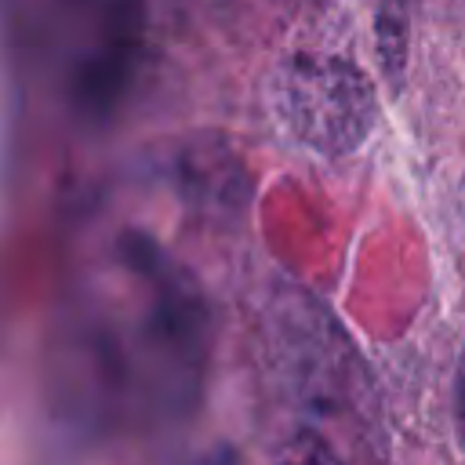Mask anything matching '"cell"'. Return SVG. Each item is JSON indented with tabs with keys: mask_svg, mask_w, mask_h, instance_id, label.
<instances>
[{
	"mask_svg": "<svg viewBox=\"0 0 465 465\" xmlns=\"http://www.w3.org/2000/svg\"><path fill=\"white\" fill-rule=\"evenodd\" d=\"M458 429L465 440V349H461V363H458Z\"/></svg>",
	"mask_w": 465,
	"mask_h": 465,
	"instance_id": "3",
	"label": "cell"
},
{
	"mask_svg": "<svg viewBox=\"0 0 465 465\" xmlns=\"http://www.w3.org/2000/svg\"><path fill=\"white\" fill-rule=\"evenodd\" d=\"M272 465H341V461L334 458V450H331L320 436L298 432V436H291V440L280 447V454H276Z\"/></svg>",
	"mask_w": 465,
	"mask_h": 465,
	"instance_id": "2",
	"label": "cell"
},
{
	"mask_svg": "<svg viewBox=\"0 0 465 465\" xmlns=\"http://www.w3.org/2000/svg\"><path fill=\"white\" fill-rule=\"evenodd\" d=\"M276 109L287 131L327 156L356 149L374 124L371 80L331 54H294L276 73Z\"/></svg>",
	"mask_w": 465,
	"mask_h": 465,
	"instance_id": "1",
	"label": "cell"
}]
</instances>
